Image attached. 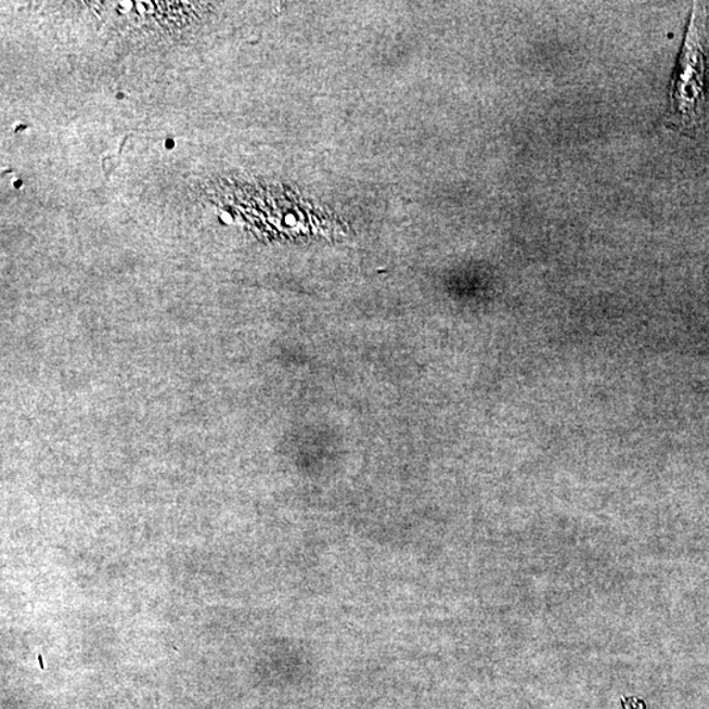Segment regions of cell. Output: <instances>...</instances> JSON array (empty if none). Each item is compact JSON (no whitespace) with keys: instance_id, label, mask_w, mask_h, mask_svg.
Masks as SVG:
<instances>
[{"instance_id":"1","label":"cell","mask_w":709,"mask_h":709,"mask_svg":"<svg viewBox=\"0 0 709 709\" xmlns=\"http://www.w3.org/2000/svg\"><path fill=\"white\" fill-rule=\"evenodd\" d=\"M706 22L705 5L695 3L670 90V120L682 129L694 128L705 107Z\"/></svg>"}]
</instances>
